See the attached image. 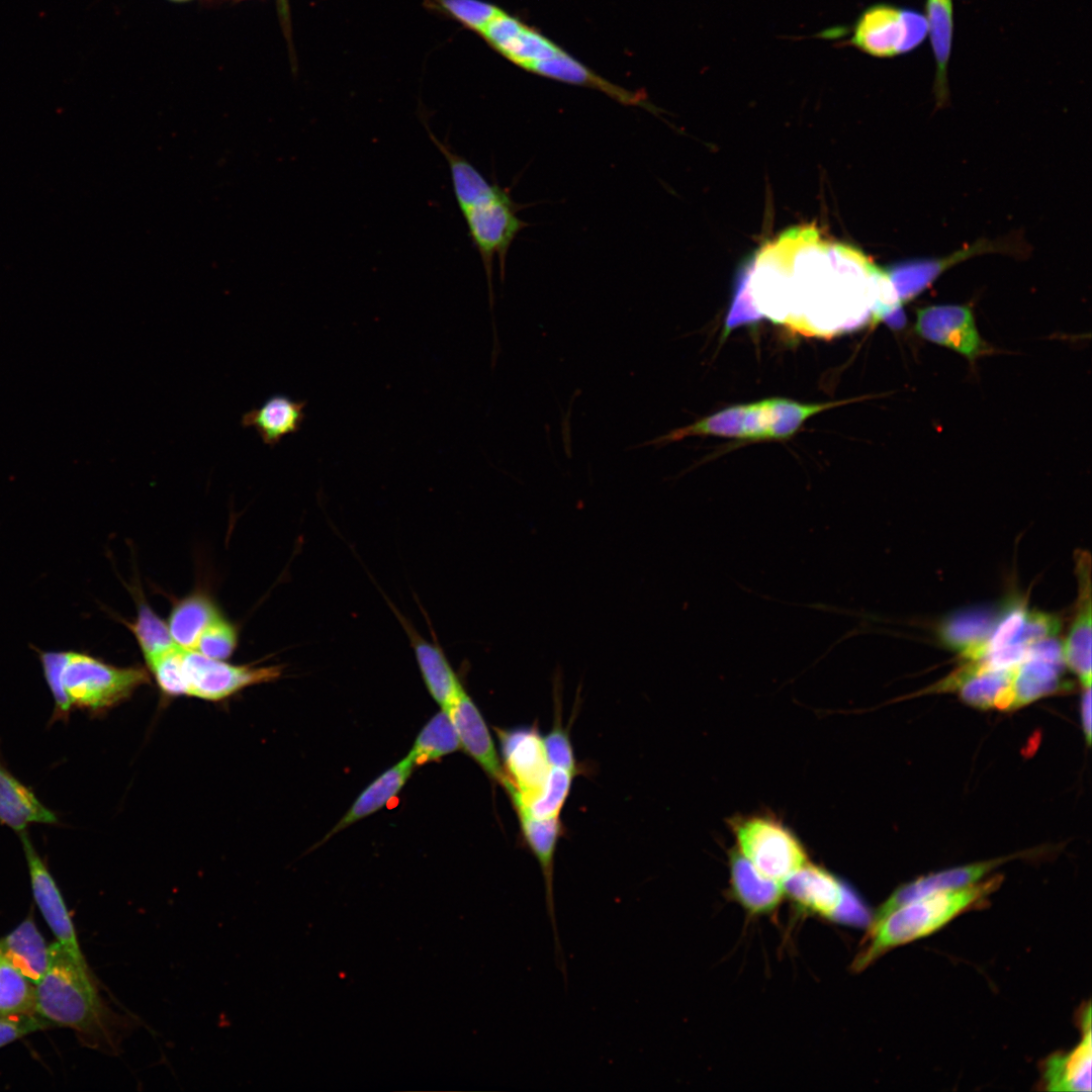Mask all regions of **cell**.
I'll list each match as a JSON object with an SVG mask.
<instances>
[{"label": "cell", "instance_id": "cell-38", "mask_svg": "<svg viewBox=\"0 0 1092 1092\" xmlns=\"http://www.w3.org/2000/svg\"><path fill=\"white\" fill-rule=\"evenodd\" d=\"M183 648H174L147 661L157 682L170 696L187 695L183 667Z\"/></svg>", "mask_w": 1092, "mask_h": 1092}, {"label": "cell", "instance_id": "cell-43", "mask_svg": "<svg viewBox=\"0 0 1092 1092\" xmlns=\"http://www.w3.org/2000/svg\"><path fill=\"white\" fill-rule=\"evenodd\" d=\"M51 1023L36 1013L0 1017V1048Z\"/></svg>", "mask_w": 1092, "mask_h": 1092}, {"label": "cell", "instance_id": "cell-30", "mask_svg": "<svg viewBox=\"0 0 1092 1092\" xmlns=\"http://www.w3.org/2000/svg\"><path fill=\"white\" fill-rule=\"evenodd\" d=\"M219 616L211 601L193 595L180 601L172 610L168 628L174 642L183 649L195 650L206 627Z\"/></svg>", "mask_w": 1092, "mask_h": 1092}, {"label": "cell", "instance_id": "cell-18", "mask_svg": "<svg viewBox=\"0 0 1092 1092\" xmlns=\"http://www.w3.org/2000/svg\"><path fill=\"white\" fill-rule=\"evenodd\" d=\"M730 894L751 915H768L781 905L782 883L763 876L736 848L729 855Z\"/></svg>", "mask_w": 1092, "mask_h": 1092}, {"label": "cell", "instance_id": "cell-35", "mask_svg": "<svg viewBox=\"0 0 1092 1092\" xmlns=\"http://www.w3.org/2000/svg\"><path fill=\"white\" fill-rule=\"evenodd\" d=\"M129 628L134 633L147 661L178 646L168 625L146 605L141 606L136 620Z\"/></svg>", "mask_w": 1092, "mask_h": 1092}, {"label": "cell", "instance_id": "cell-42", "mask_svg": "<svg viewBox=\"0 0 1092 1092\" xmlns=\"http://www.w3.org/2000/svg\"><path fill=\"white\" fill-rule=\"evenodd\" d=\"M1060 628L1059 617L1039 611H1028L1023 629L1015 643L1029 648L1042 640L1057 637Z\"/></svg>", "mask_w": 1092, "mask_h": 1092}, {"label": "cell", "instance_id": "cell-23", "mask_svg": "<svg viewBox=\"0 0 1092 1092\" xmlns=\"http://www.w3.org/2000/svg\"><path fill=\"white\" fill-rule=\"evenodd\" d=\"M415 765L414 759L407 754L377 777L356 798L346 814L324 838V841L353 823L385 807L404 787Z\"/></svg>", "mask_w": 1092, "mask_h": 1092}, {"label": "cell", "instance_id": "cell-31", "mask_svg": "<svg viewBox=\"0 0 1092 1092\" xmlns=\"http://www.w3.org/2000/svg\"><path fill=\"white\" fill-rule=\"evenodd\" d=\"M746 404L733 405L706 417L689 426L669 431L667 434L643 443L641 446H664L693 436H719L743 439V421Z\"/></svg>", "mask_w": 1092, "mask_h": 1092}, {"label": "cell", "instance_id": "cell-1", "mask_svg": "<svg viewBox=\"0 0 1092 1092\" xmlns=\"http://www.w3.org/2000/svg\"><path fill=\"white\" fill-rule=\"evenodd\" d=\"M761 316L792 333L830 339L902 307L886 269L815 225L766 242L736 278Z\"/></svg>", "mask_w": 1092, "mask_h": 1092}, {"label": "cell", "instance_id": "cell-27", "mask_svg": "<svg viewBox=\"0 0 1092 1092\" xmlns=\"http://www.w3.org/2000/svg\"><path fill=\"white\" fill-rule=\"evenodd\" d=\"M1063 663L1027 653L1025 659L1015 668L1012 709L1060 691L1063 688Z\"/></svg>", "mask_w": 1092, "mask_h": 1092}, {"label": "cell", "instance_id": "cell-34", "mask_svg": "<svg viewBox=\"0 0 1092 1092\" xmlns=\"http://www.w3.org/2000/svg\"><path fill=\"white\" fill-rule=\"evenodd\" d=\"M31 984L0 951V1017L35 1013Z\"/></svg>", "mask_w": 1092, "mask_h": 1092}, {"label": "cell", "instance_id": "cell-13", "mask_svg": "<svg viewBox=\"0 0 1092 1092\" xmlns=\"http://www.w3.org/2000/svg\"><path fill=\"white\" fill-rule=\"evenodd\" d=\"M1015 668L996 669L980 661H967L928 692L958 691L962 700L973 707L1010 710Z\"/></svg>", "mask_w": 1092, "mask_h": 1092}, {"label": "cell", "instance_id": "cell-37", "mask_svg": "<svg viewBox=\"0 0 1092 1092\" xmlns=\"http://www.w3.org/2000/svg\"><path fill=\"white\" fill-rule=\"evenodd\" d=\"M574 776L575 774L569 770L551 767L539 796L527 807H524L536 818H558L568 797Z\"/></svg>", "mask_w": 1092, "mask_h": 1092}, {"label": "cell", "instance_id": "cell-44", "mask_svg": "<svg viewBox=\"0 0 1092 1092\" xmlns=\"http://www.w3.org/2000/svg\"><path fill=\"white\" fill-rule=\"evenodd\" d=\"M1081 721L1084 735L1088 744L1091 743V687L1084 688L1081 697Z\"/></svg>", "mask_w": 1092, "mask_h": 1092}, {"label": "cell", "instance_id": "cell-19", "mask_svg": "<svg viewBox=\"0 0 1092 1092\" xmlns=\"http://www.w3.org/2000/svg\"><path fill=\"white\" fill-rule=\"evenodd\" d=\"M0 824L19 834L33 824L58 825L57 814L6 766L0 753Z\"/></svg>", "mask_w": 1092, "mask_h": 1092}, {"label": "cell", "instance_id": "cell-17", "mask_svg": "<svg viewBox=\"0 0 1092 1092\" xmlns=\"http://www.w3.org/2000/svg\"><path fill=\"white\" fill-rule=\"evenodd\" d=\"M781 883L784 896L796 906L831 921L843 899L846 886L824 868L809 861Z\"/></svg>", "mask_w": 1092, "mask_h": 1092}, {"label": "cell", "instance_id": "cell-33", "mask_svg": "<svg viewBox=\"0 0 1092 1092\" xmlns=\"http://www.w3.org/2000/svg\"><path fill=\"white\" fill-rule=\"evenodd\" d=\"M854 399L830 401L825 403L804 404L786 398L767 399L769 427L767 440L785 439L795 434L810 417L831 407L848 403Z\"/></svg>", "mask_w": 1092, "mask_h": 1092}, {"label": "cell", "instance_id": "cell-24", "mask_svg": "<svg viewBox=\"0 0 1092 1092\" xmlns=\"http://www.w3.org/2000/svg\"><path fill=\"white\" fill-rule=\"evenodd\" d=\"M0 951L33 985L40 981L50 966V946L31 916L0 939Z\"/></svg>", "mask_w": 1092, "mask_h": 1092}, {"label": "cell", "instance_id": "cell-41", "mask_svg": "<svg viewBox=\"0 0 1092 1092\" xmlns=\"http://www.w3.org/2000/svg\"><path fill=\"white\" fill-rule=\"evenodd\" d=\"M547 760L551 767L576 771V761L568 733L560 721H555L551 731L542 737Z\"/></svg>", "mask_w": 1092, "mask_h": 1092}, {"label": "cell", "instance_id": "cell-7", "mask_svg": "<svg viewBox=\"0 0 1092 1092\" xmlns=\"http://www.w3.org/2000/svg\"><path fill=\"white\" fill-rule=\"evenodd\" d=\"M730 825L737 849L769 879L782 882L809 861L801 841L776 817H736Z\"/></svg>", "mask_w": 1092, "mask_h": 1092}, {"label": "cell", "instance_id": "cell-39", "mask_svg": "<svg viewBox=\"0 0 1092 1092\" xmlns=\"http://www.w3.org/2000/svg\"><path fill=\"white\" fill-rule=\"evenodd\" d=\"M236 644L235 628L218 616L203 631L195 650L207 657L221 660L233 653Z\"/></svg>", "mask_w": 1092, "mask_h": 1092}, {"label": "cell", "instance_id": "cell-21", "mask_svg": "<svg viewBox=\"0 0 1092 1092\" xmlns=\"http://www.w3.org/2000/svg\"><path fill=\"white\" fill-rule=\"evenodd\" d=\"M307 401L293 399L285 394H273L259 407L252 408L242 416L241 425L253 429L262 442L273 448L284 437L300 431L306 418Z\"/></svg>", "mask_w": 1092, "mask_h": 1092}, {"label": "cell", "instance_id": "cell-29", "mask_svg": "<svg viewBox=\"0 0 1092 1092\" xmlns=\"http://www.w3.org/2000/svg\"><path fill=\"white\" fill-rule=\"evenodd\" d=\"M986 249L987 245L984 247L983 243H980L968 250L956 253L949 258L930 261H905L886 270L900 301L905 303L926 288L947 266H951L963 258Z\"/></svg>", "mask_w": 1092, "mask_h": 1092}, {"label": "cell", "instance_id": "cell-16", "mask_svg": "<svg viewBox=\"0 0 1092 1092\" xmlns=\"http://www.w3.org/2000/svg\"><path fill=\"white\" fill-rule=\"evenodd\" d=\"M446 711L455 727L460 747L487 774L504 787L507 777L496 753L488 727L472 701L463 690Z\"/></svg>", "mask_w": 1092, "mask_h": 1092}, {"label": "cell", "instance_id": "cell-9", "mask_svg": "<svg viewBox=\"0 0 1092 1092\" xmlns=\"http://www.w3.org/2000/svg\"><path fill=\"white\" fill-rule=\"evenodd\" d=\"M507 777L504 785L513 806L527 807L541 793L550 764L542 736L535 727L496 730Z\"/></svg>", "mask_w": 1092, "mask_h": 1092}, {"label": "cell", "instance_id": "cell-22", "mask_svg": "<svg viewBox=\"0 0 1092 1092\" xmlns=\"http://www.w3.org/2000/svg\"><path fill=\"white\" fill-rule=\"evenodd\" d=\"M1004 861V858H999L953 868L905 884L894 891L878 908L871 922L881 919L901 905L928 894L975 884Z\"/></svg>", "mask_w": 1092, "mask_h": 1092}, {"label": "cell", "instance_id": "cell-12", "mask_svg": "<svg viewBox=\"0 0 1092 1092\" xmlns=\"http://www.w3.org/2000/svg\"><path fill=\"white\" fill-rule=\"evenodd\" d=\"M916 333L935 344L952 349L971 362L988 347L977 330L973 311L964 305H932L916 313Z\"/></svg>", "mask_w": 1092, "mask_h": 1092}, {"label": "cell", "instance_id": "cell-28", "mask_svg": "<svg viewBox=\"0 0 1092 1092\" xmlns=\"http://www.w3.org/2000/svg\"><path fill=\"white\" fill-rule=\"evenodd\" d=\"M426 130L447 161L460 211L498 190V184L488 182L467 159L457 154L445 141L438 139L428 125Z\"/></svg>", "mask_w": 1092, "mask_h": 1092}, {"label": "cell", "instance_id": "cell-15", "mask_svg": "<svg viewBox=\"0 0 1092 1092\" xmlns=\"http://www.w3.org/2000/svg\"><path fill=\"white\" fill-rule=\"evenodd\" d=\"M414 650L424 682L431 697L447 710L464 690L438 640L425 639L412 622L384 596Z\"/></svg>", "mask_w": 1092, "mask_h": 1092}, {"label": "cell", "instance_id": "cell-14", "mask_svg": "<svg viewBox=\"0 0 1092 1092\" xmlns=\"http://www.w3.org/2000/svg\"><path fill=\"white\" fill-rule=\"evenodd\" d=\"M1076 573L1078 600L1068 635L1062 643L1064 663L1078 676L1084 688L1091 687V558L1088 552H1077Z\"/></svg>", "mask_w": 1092, "mask_h": 1092}, {"label": "cell", "instance_id": "cell-3", "mask_svg": "<svg viewBox=\"0 0 1092 1092\" xmlns=\"http://www.w3.org/2000/svg\"><path fill=\"white\" fill-rule=\"evenodd\" d=\"M32 649L54 700L50 725L68 722L75 709L103 712L148 681L141 668L117 667L86 652Z\"/></svg>", "mask_w": 1092, "mask_h": 1092}, {"label": "cell", "instance_id": "cell-10", "mask_svg": "<svg viewBox=\"0 0 1092 1092\" xmlns=\"http://www.w3.org/2000/svg\"><path fill=\"white\" fill-rule=\"evenodd\" d=\"M182 667L187 695L210 701L224 699L249 686L273 680L281 672L280 666L232 665L188 649H183Z\"/></svg>", "mask_w": 1092, "mask_h": 1092}, {"label": "cell", "instance_id": "cell-26", "mask_svg": "<svg viewBox=\"0 0 1092 1092\" xmlns=\"http://www.w3.org/2000/svg\"><path fill=\"white\" fill-rule=\"evenodd\" d=\"M927 33L935 61L934 93L938 105L948 97L947 68L953 38L952 0H926Z\"/></svg>", "mask_w": 1092, "mask_h": 1092}, {"label": "cell", "instance_id": "cell-6", "mask_svg": "<svg viewBox=\"0 0 1092 1092\" xmlns=\"http://www.w3.org/2000/svg\"><path fill=\"white\" fill-rule=\"evenodd\" d=\"M524 204L516 202L508 189L498 188L493 194L461 210L471 242L476 247L488 284L489 305L492 310L493 259L498 260L500 279L505 278L506 259L512 243L528 223L518 216Z\"/></svg>", "mask_w": 1092, "mask_h": 1092}, {"label": "cell", "instance_id": "cell-40", "mask_svg": "<svg viewBox=\"0 0 1092 1092\" xmlns=\"http://www.w3.org/2000/svg\"><path fill=\"white\" fill-rule=\"evenodd\" d=\"M439 2L446 12L477 33L498 9L497 6L481 0H439Z\"/></svg>", "mask_w": 1092, "mask_h": 1092}, {"label": "cell", "instance_id": "cell-2", "mask_svg": "<svg viewBox=\"0 0 1092 1092\" xmlns=\"http://www.w3.org/2000/svg\"><path fill=\"white\" fill-rule=\"evenodd\" d=\"M50 966L34 985V1011L51 1024L69 1027L89 1048L115 1056L123 1040L143 1022L113 1010L100 995L86 963L75 960L57 941L50 945Z\"/></svg>", "mask_w": 1092, "mask_h": 1092}, {"label": "cell", "instance_id": "cell-32", "mask_svg": "<svg viewBox=\"0 0 1092 1092\" xmlns=\"http://www.w3.org/2000/svg\"><path fill=\"white\" fill-rule=\"evenodd\" d=\"M460 748L452 720L446 711L441 710L422 728L407 754L417 765L438 760Z\"/></svg>", "mask_w": 1092, "mask_h": 1092}, {"label": "cell", "instance_id": "cell-36", "mask_svg": "<svg viewBox=\"0 0 1092 1092\" xmlns=\"http://www.w3.org/2000/svg\"><path fill=\"white\" fill-rule=\"evenodd\" d=\"M1027 613L1028 608L1024 600L1016 599L1011 601L999 613L992 633L980 649L975 660L1015 643L1023 629Z\"/></svg>", "mask_w": 1092, "mask_h": 1092}, {"label": "cell", "instance_id": "cell-25", "mask_svg": "<svg viewBox=\"0 0 1092 1092\" xmlns=\"http://www.w3.org/2000/svg\"><path fill=\"white\" fill-rule=\"evenodd\" d=\"M999 613L989 609H970L946 618L939 627V637L949 648L961 653L967 661L975 660L998 619Z\"/></svg>", "mask_w": 1092, "mask_h": 1092}, {"label": "cell", "instance_id": "cell-20", "mask_svg": "<svg viewBox=\"0 0 1092 1092\" xmlns=\"http://www.w3.org/2000/svg\"><path fill=\"white\" fill-rule=\"evenodd\" d=\"M1083 1035L1072 1051L1053 1055L1044 1062L1043 1082L1049 1091L1091 1090V1008L1087 1005L1082 1017Z\"/></svg>", "mask_w": 1092, "mask_h": 1092}, {"label": "cell", "instance_id": "cell-8", "mask_svg": "<svg viewBox=\"0 0 1092 1092\" xmlns=\"http://www.w3.org/2000/svg\"><path fill=\"white\" fill-rule=\"evenodd\" d=\"M927 35L925 15L911 8L877 4L857 19L851 42L876 58H893L919 47Z\"/></svg>", "mask_w": 1092, "mask_h": 1092}, {"label": "cell", "instance_id": "cell-11", "mask_svg": "<svg viewBox=\"0 0 1092 1092\" xmlns=\"http://www.w3.org/2000/svg\"><path fill=\"white\" fill-rule=\"evenodd\" d=\"M18 836L27 862L32 894L48 925L70 956L78 962L86 963L74 924L52 874L31 842L27 830L20 832Z\"/></svg>", "mask_w": 1092, "mask_h": 1092}, {"label": "cell", "instance_id": "cell-5", "mask_svg": "<svg viewBox=\"0 0 1092 1092\" xmlns=\"http://www.w3.org/2000/svg\"><path fill=\"white\" fill-rule=\"evenodd\" d=\"M504 58L529 73L592 88L608 96L616 85L578 62L542 32L498 7L478 32Z\"/></svg>", "mask_w": 1092, "mask_h": 1092}, {"label": "cell", "instance_id": "cell-45", "mask_svg": "<svg viewBox=\"0 0 1092 1092\" xmlns=\"http://www.w3.org/2000/svg\"><path fill=\"white\" fill-rule=\"evenodd\" d=\"M176 1H182V0H176Z\"/></svg>", "mask_w": 1092, "mask_h": 1092}, {"label": "cell", "instance_id": "cell-4", "mask_svg": "<svg viewBox=\"0 0 1092 1092\" xmlns=\"http://www.w3.org/2000/svg\"><path fill=\"white\" fill-rule=\"evenodd\" d=\"M1001 880L975 883L966 887L928 894L896 908L869 925L863 945L851 970L860 972L890 949L928 936L960 914L978 906Z\"/></svg>", "mask_w": 1092, "mask_h": 1092}]
</instances>
